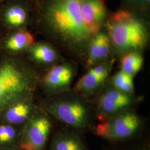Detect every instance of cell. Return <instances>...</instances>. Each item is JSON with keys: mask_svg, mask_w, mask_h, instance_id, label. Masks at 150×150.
Listing matches in <instances>:
<instances>
[{"mask_svg": "<svg viewBox=\"0 0 150 150\" xmlns=\"http://www.w3.org/2000/svg\"><path fill=\"white\" fill-rule=\"evenodd\" d=\"M81 0H52L47 16L54 30L64 38L81 43L91 38L82 20Z\"/></svg>", "mask_w": 150, "mask_h": 150, "instance_id": "obj_1", "label": "cell"}, {"mask_svg": "<svg viewBox=\"0 0 150 150\" xmlns=\"http://www.w3.org/2000/svg\"><path fill=\"white\" fill-rule=\"evenodd\" d=\"M110 37L114 46L120 50H136L143 48L147 40L144 25L130 12L118 11L108 24Z\"/></svg>", "mask_w": 150, "mask_h": 150, "instance_id": "obj_2", "label": "cell"}, {"mask_svg": "<svg viewBox=\"0 0 150 150\" xmlns=\"http://www.w3.org/2000/svg\"><path fill=\"white\" fill-rule=\"evenodd\" d=\"M33 85L31 78L17 64L10 62L0 64V111L24 101Z\"/></svg>", "mask_w": 150, "mask_h": 150, "instance_id": "obj_3", "label": "cell"}, {"mask_svg": "<svg viewBox=\"0 0 150 150\" xmlns=\"http://www.w3.org/2000/svg\"><path fill=\"white\" fill-rule=\"evenodd\" d=\"M141 121L134 113H118L103 119L96 128V134L104 139L118 141L129 139L139 129Z\"/></svg>", "mask_w": 150, "mask_h": 150, "instance_id": "obj_4", "label": "cell"}, {"mask_svg": "<svg viewBox=\"0 0 150 150\" xmlns=\"http://www.w3.org/2000/svg\"><path fill=\"white\" fill-rule=\"evenodd\" d=\"M46 110L59 121L72 127L83 129L88 123L87 109L77 101L54 102L48 105Z\"/></svg>", "mask_w": 150, "mask_h": 150, "instance_id": "obj_5", "label": "cell"}, {"mask_svg": "<svg viewBox=\"0 0 150 150\" xmlns=\"http://www.w3.org/2000/svg\"><path fill=\"white\" fill-rule=\"evenodd\" d=\"M51 124L44 116H37L27 123L20 141L22 150H44Z\"/></svg>", "mask_w": 150, "mask_h": 150, "instance_id": "obj_6", "label": "cell"}, {"mask_svg": "<svg viewBox=\"0 0 150 150\" xmlns=\"http://www.w3.org/2000/svg\"><path fill=\"white\" fill-rule=\"evenodd\" d=\"M82 20L91 38H93L102 27L106 15V7L102 0H81Z\"/></svg>", "mask_w": 150, "mask_h": 150, "instance_id": "obj_7", "label": "cell"}, {"mask_svg": "<svg viewBox=\"0 0 150 150\" xmlns=\"http://www.w3.org/2000/svg\"><path fill=\"white\" fill-rule=\"evenodd\" d=\"M132 102L133 98L130 94L113 88L106 90L100 97L98 107L103 116L114 115L129 107Z\"/></svg>", "mask_w": 150, "mask_h": 150, "instance_id": "obj_8", "label": "cell"}, {"mask_svg": "<svg viewBox=\"0 0 150 150\" xmlns=\"http://www.w3.org/2000/svg\"><path fill=\"white\" fill-rule=\"evenodd\" d=\"M111 64H98L83 75L76 83V90L84 93H90L102 85L111 71Z\"/></svg>", "mask_w": 150, "mask_h": 150, "instance_id": "obj_9", "label": "cell"}, {"mask_svg": "<svg viewBox=\"0 0 150 150\" xmlns=\"http://www.w3.org/2000/svg\"><path fill=\"white\" fill-rule=\"evenodd\" d=\"M74 72L72 67L67 64L54 66L46 74L43 82L48 90L59 91L64 90L70 86Z\"/></svg>", "mask_w": 150, "mask_h": 150, "instance_id": "obj_10", "label": "cell"}, {"mask_svg": "<svg viewBox=\"0 0 150 150\" xmlns=\"http://www.w3.org/2000/svg\"><path fill=\"white\" fill-rule=\"evenodd\" d=\"M50 150H87V148L84 141L78 135L61 131L54 136Z\"/></svg>", "mask_w": 150, "mask_h": 150, "instance_id": "obj_11", "label": "cell"}, {"mask_svg": "<svg viewBox=\"0 0 150 150\" xmlns=\"http://www.w3.org/2000/svg\"><path fill=\"white\" fill-rule=\"evenodd\" d=\"M110 40L104 33H98L92 39L88 52L87 64L92 66L105 59L110 52Z\"/></svg>", "mask_w": 150, "mask_h": 150, "instance_id": "obj_12", "label": "cell"}, {"mask_svg": "<svg viewBox=\"0 0 150 150\" xmlns=\"http://www.w3.org/2000/svg\"><path fill=\"white\" fill-rule=\"evenodd\" d=\"M31 109V105L25 100L16 102L6 108L5 119L8 123H22L28 118Z\"/></svg>", "mask_w": 150, "mask_h": 150, "instance_id": "obj_13", "label": "cell"}, {"mask_svg": "<svg viewBox=\"0 0 150 150\" xmlns=\"http://www.w3.org/2000/svg\"><path fill=\"white\" fill-rule=\"evenodd\" d=\"M144 58L137 52L132 51L125 54L121 61V70L123 72L134 76L142 68Z\"/></svg>", "mask_w": 150, "mask_h": 150, "instance_id": "obj_14", "label": "cell"}, {"mask_svg": "<svg viewBox=\"0 0 150 150\" xmlns=\"http://www.w3.org/2000/svg\"><path fill=\"white\" fill-rule=\"evenodd\" d=\"M34 41V38L30 32L22 31L11 36L6 41V47L12 51H20L31 46Z\"/></svg>", "mask_w": 150, "mask_h": 150, "instance_id": "obj_15", "label": "cell"}, {"mask_svg": "<svg viewBox=\"0 0 150 150\" xmlns=\"http://www.w3.org/2000/svg\"><path fill=\"white\" fill-rule=\"evenodd\" d=\"M31 54L34 59L45 64L51 63L56 59L55 51L46 44L36 45L31 49Z\"/></svg>", "mask_w": 150, "mask_h": 150, "instance_id": "obj_16", "label": "cell"}, {"mask_svg": "<svg viewBox=\"0 0 150 150\" xmlns=\"http://www.w3.org/2000/svg\"><path fill=\"white\" fill-rule=\"evenodd\" d=\"M112 85L114 88L125 93L130 94L134 90L133 76L120 71L113 76Z\"/></svg>", "mask_w": 150, "mask_h": 150, "instance_id": "obj_17", "label": "cell"}, {"mask_svg": "<svg viewBox=\"0 0 150 150\" xmlns=\"http://www.w3.org/2000/svg\"><path fill=\"white\" fill-rule=\"evenodd\" d=\"M5 18L12 26H20L22 25L27 19L26 11L20 6H11L6 12Z\"/></svg>", "mask_w": 150, "mask_h": 150, "instance_id": "obj_18", "label": "cell"}, {"mask_svg": "<svg viewBox=\"0 0 150 150\" xmlns=\"http://www.w3.org/2000/svg\"><path fill=\"white\" fill-rule=\"evenodd\" d=\"M16 130L12 126L0 125V145H7L13 143L16 139Z\"/></svg>", "mask_w": 150, "mask_h": 150, "instance_id": "obj_19", "label": "cell"}, {"mask_svg": "<svg viewBox=\"0 0 150 150\" xmlns=\"http://www.w3.org/2000/svg\"><path fill=\"white\" fill-rule=\"evenodd\" d=\"M146 1H147V2H150V0H145Z\"/></svg>", "mask_w": 150, "mask_h": 150, "instance_id": "obj_20", "label": "cell"}]
</instances>
